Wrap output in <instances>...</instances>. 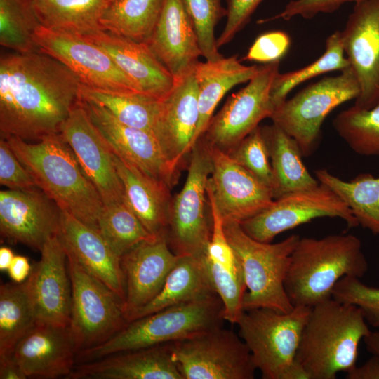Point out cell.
Here are the masks:
<instances>
[{
    "label": "cell",
    "instance_id": "obj_1",
    "mask_svg": "<svg viewBox=\"0 0 379 379\" xmlns=\"http://www.w3.org/2000/svg\"><path fill=\"white\" fill-rule=\"evenodd\" d=\"M79 79L39 50L0 59L1 137L40 140L60 133L79 100Z\"/></svg>",
    "mask_w": 379,
    "mask_h": 379
},
{
    "label": "cell",
    "instance_id": "obj_2",
    "mask_svg": "<svg viewBox=\"0 0 379 379\" xmlns=\"http://www.w3.org/2000/svg\"><path fill=\"white\" fill-rule=\"evenodd\" d=\"M4 138L32 174L37 187L60 210L98 231L103 202L60 133L48 135L36 143L14 136Z\"/></svg>",
    "mask_w": 379,
    "mask_h": 379
},
{
    "label": "cell",
    "instance_id": "obj_3",
    "mask_svg": "<svg viewBox=\"0 0 379 379\" xmlns=\"http://www.w3.org/2000/svg\"><path fill=\"white\" fill-rule=\"evenodd\" d=\"M368 269L361 242L353 234L300 237L291 254L285 290L293 307L312 308L333 298V288L341 278L360 279Z\"/></svg>",
    "mask_w": 379,
    "mask_h": 379
},
{
    "label": "cell",
    "instance_id": "obj_4",
    "mask_svg": "<svg viewBox=\"0 0 379 379\" xmlns=\"http://www.w3.org/2000/svg\"><path fill=\"white\" fill-rule=\"evenodd\" d=\"M370 332L358 307L332 298L311 308L295 359L310 379H335L357 366L360 341Z\"/></svg>",
    "mask_w": 379,
    "mask_h": 379
},
{
    "label": "cell",
    "instance_id": "obj_5",
    "mask_svg": "<svg viewBox=\"0 0 379 379\" xmlns=\"http://www.w3.org/2000/svg\"><path fill=\"white\" fill-rule=\"evenodd\" d=\"M224 307L217 294L132 320L104 343L80 351L77 363L121 352L173 343L222 326Z\"/></svg>",
    "mask_w": 379,
    "mask_h": 379
},
{
    "label": "cell",
    "instance_id": "obj_6",
    "mask_svg": "<svg viewBox=\"0 0 379 379\" xmlns=\"http://www.w3.org/2000/svg\"><path fill=\"white\" fill-rule=\"evenodd\" d=\"M224 231L243 270L246 291L243 310L269 308L287 313L293 308L286 294L284 281L291 254L300 236L291 234L272 244L248 235L235 221H224Z\"/></svg>",
    "mask_w": 379,
    "mask_h": 379
},
{
    "label": "cell",
    "instance_id": "obj_7",
    "mask_svg": "<svg viewBox=\"0 0 379 379\" xmlns=\"http://www.w3.org/2000/svg\"><path fill=\"white\" fill-rule=\"evenodd\" d=\"M360 93L357 78L350 66L334 77H324L301 90L277 107L270 119L291 136L302 157L312 155L318 147L321 128L327 115Z\"/></svg>",
    "mask_w": 379,
    "mask_h": 379
},
{
    "label": "cell",
    "instance_id": "obj_8",
    "mask_svg": "<svg viewBox=\"0 0 379 379\" xmlns=\"http://www.w3.org/2000/svg\"><path fill=\"white\" fill-rule=\"evenodd\" d=\"M311 307L295 306L287 313L269 308L245 311L237 324L263 379H282L294 361Z\"/></svg>",
    "mask_w": 379,
    "mask_h": 379
},
{
    "label": "cell",
    "instance_id": "obj_9",
    "mask_svg": "<svg viewBox=\"0 0 379 379\" xmlns=\"http://www.w3.org/2000/svg\"><path fill=\"white\" fill-rule=\"evenodd\" d=\"M185 185L171 202L166 240L178 256L205 253L211 233L206 211L208 180L213 166L210 147L201 137L191 149Z\"/></svg>",
    "mask_w": 379,
    "mask_h": 379
},
{
    "label": "cell",
    "instance_id": "obj_10",
    "mask_svg": "<svg viewBox=\"0 0 379 379\" xmlns=\"http://www.w3.org/2000/svg\"><path fill=\"white\" fill-rule=\"evenodd\" d=\"M171 350L182 379H253L257 370L246 343L222 326L171 343Z\"/></svg>",
    "mask_w": 379,
    "mask_h": 379
},
{
    "label": "cell",
    "instance_id": "obj_11",
    "mask_svg": "<svg viewBox=\"0 0 379 379\" xmlns=\"http://www.w3.org/2000/svg\"><path fill=\"white\" fill-rule=\"evenodd\" d=\"M67 255L72 286L70 326L79 352L104 343L128 321L124 300L86 270L70 253L67 251Z\"/></svg>",
    "mask_w": 379,
    "mask_h": 379
},
{
    "label": "cell",
    "instance_id": "obj_12",
    "mask_svg": "<svg viewBox=\"0 0 379 379\" xmlns=\"http://www.w3.org/2000/svg\"><path fill=\"white\" fill-rule=\"evenodd\" d=\"M33 39L39 51L65 65L84 86L119 93H142L104 50L81 34L40 25Z\"/></svg>",
    "mask_w": 379,
    "mask_h": 379
},
{
    "label": "cell",
    "instance_id": "obj_13",
    "mask_svg": "<svg viewBox=\"0 0 379 379\" xmlns=\"http://www.w3.org/2000/svg\"><path fill=\"white\" fill-rule=\"evenodd\" d=\"M324 217L339 218L348 227L359 225L346 204L320 182L314 187L291 192L274 199L267 208L240 225L253 239L270 243L281 232Z\"/></svg>",
    "mask_w": 379,
    "mask_h": 379
},
{
    "label": "cell",
    "instance_id": "obj_14",
    "mask_svg": "<svg viewBox=\"0 0 379 379\" xmlns=\"http://www.w3.org/2000/svg\"><path fill=\"white\" fill-rule=\"evenodd\" d=\"M280 61L260 65L247 85L225 102L201 136L208 145L227 154L234 149L274 108L271 101L272 83Z\"/></svg>",
    "mask_w": 379,
    "mask_h": 379
},
{
    "label": "cell",
    "instance_id": "obj_15",
    "mask_svg": "<svg viewBox=\"0 0 379 379\" xmlns=\"http://www.w3.org/2000/svg\"><path fill=\"white\" fill-rule=\"evenodd\" d=\"M60 133L98 192L103 204L124 201V188L114 163L112 151L80 98L62 125Z\"/></svg>",
    "mask_w": 379,
    "mask_h": 379
},
{
    "label": "cell",
    "instance_id": "obj_16",
    "mask_svg": "<svg viewBox=\"0 0 379 379\" xmlns=\"http://www.w3.org/2000/svg\"><path fill=\"white\" fill-rule=\"evenodd\" d=\"M340 38L360 87L354 105L371 109L379 102V0L355 4Z\"/></svg>",
    "mask_w": 379,
    "mask_h": 379
},
{
    "label": "cell",
    "instance_id": "obj_17",
    "mask_svg": "<svg viewBox=\"0 0 379 379\" xmlns=\"http://www.w3.org/2000/svg\"><path fill=\"white\" fill-rule=\"evenodd\" d=\"M212 173L208 187L224 221L241 222L258 214L274 201L272 190L227 152L208 145Z\"/></svg>",
    "mask_w": 379,
    "mask_h": 379
},
{
    "label": "cell",
    "instance_id": "obj_18",
    "mask_svg": "<svg viewBox=\"0 0 379 379\" xmlns=\"http://www.w3.org/2000/svg\"><path fill=\"white\" fill-rule=\"evenodd\" d=\"M36 189L0 192L1 236L39 250L60 230L61 210Z\"/></svg>",
    "mask_w": 379,
    "mask_h": 379
},
{
    "label": "cell",
    "instance_id": "obj_19",
    "mask_svg": "<svg viewBox=\"0 0 379 379\" xmlns=\"http://www.w3.org/2000/svg\"><path fill=\"white\" fill-rule=\"evenodd\" d=\"M199 119L198 88L194 72L177 81L161 100L153 134L171 170L178 174L190 153Z\"/></svg>",
    "mask_w": 379,
    "mask_h": 379
},
{
    "label": "cell",
    "instance_id": "obj_20",
    "mask_svg": "<svg viewBox=\"0 0 379 379\" xmlns=\"http://www.w3.org/2000/svg\"><path fill=\"white\" fill-rule=\"evenodd\" d=\"M81 100L113 152L171 189L177 173L170 168L152 132L125 125L101 106Z\"/></svg>",
    "mask_w": 379,
    "mask_h": 379
},
{
    "label": "cell",
    "instance_id": "obj_21",
    "mask_svg": "<svg viewBox=\"0 0 379 379\" xmlns=\"http://www.w3.org/2000/svg\"><path fill=\"white\" fill-rule=\"evenodd\" d=\"M30 274L36 324L67 326L71 321L72 286L67 251L60 238H50Z\"/></svg>",
    "mask_w": 379,
    "mask_h": 379
},
{
    "label": "cell",
    "instance_id": "obj_22",
    "mask_svg": "<svg viewBox=\"0 0 379 379\" xmlns=\"http://www.w3.org/2000/svg\"><path fill=\"white\" fill-rule=\"evenodd\" d=\"M79 349L70 324L36 325L18 342L13 355L28 378H67Z\"/></svg>",
    "mask_w": 379,
    "mask_h": 379
},
{
    "label": "cell",
    "instance_id": "obj_23",
    "mask_svg": "<svg viewBox=\"0 0 379 379\" xmlns=\"http://www.w3.org/2000/svg\"><path fill=\"white\" fill-rule=\"evenodd\" d=\"M178 258L164 237L142 242L121 257L128 322L135 311L159 293Z\"/></svg>",
    "mask_w": 379,
    "mask_h": 379
},
{
    "label": "cell",
    "instance_id": "obj_24",
    "mask_svg": "<svg viewBox=\"0 0 379 379\" xmlns=\"http://www.w3.org/2000/svg\"><path fill=\"white\" fill-rule=\"evenodd\" d=\"M146 43L175 81L193 72L201 56L194 27L182 0H164Z\"/></svg>",
    "mask_w": 379,
    "mask_h": 379
},
{
    "label": "cell",
    "instance_id": "obj_25",
    "mask_svg": "<svg viewBox=\"0 0 379 379\" xmlns=\"http://www.w3.org/2000/svg\"><path fill=\"white\" fill-rule=\"evenodd\" d=\"M104 50L146 95L163 99L175 80L146 42H138L105 30L81 35Z\"/></svg>",
    "mask_w": 379,
    "mask_h": 379
},
{
    "label": "cell",
    "instance_id": "obj_26",
    "mask_svg": "<svg viewBox=\"0 0 379 379\" xmlns=\"http://www.w3.org/2000/svg\"><path fill=\"white\" fill-rule=\"evenodd\" d=\"M69 379H182L171 343L112 354L77 364Z\"/></svg>",
    "mask_w": 379,
    "mask_h": 379
},
{
    "label": "cell",
    "instance_id": "obj_27",
    "mask_svg": "<svg viewBox=\"0 0 379 379\" xmlns=\"http://www.w3.org/2000/svg\"><path fill=\"white\" fill-rule=\"evenodd\" d=\"M58 236L67 251L86 270L105 283L124 300V278L121 258L111 248L99 231L61 210Z\"/></svg>",
    "mask_w": 379,
    "mask_h": 379
},
{
    "label": "cell",
    "instance_id": "obj_28",
    "mask_svg": "<svg viewBox=\"0 0 379 379\" xmlns=\"http://www.w3.org/2000/svg\"><path fill=\"white\" fill-rule=\"evenodd\" d=\"M112 154L126 202L149 232L157 237L166 238L172 199L171 188L145 175L114 152Z\"/></svg>",
    "mask_w": 379,
    "mask_h": 379
},
{
    "label": "cell",
    "instance_id": "obj_29",
    "mask_svg": "<svg viewBox=\"0 0 379 379\" xmlns=\"http://www.w3.org/2000/svg\"><path fill=\"white\" fill-rule=\"evenodd\" d=\"M260 65H242L237 55L215 61H199L194 70L198 88L199 119L192 149L204 135L215 107L234 86L250 81Z\"/></svg>",
    "mask_w": 379,
    "mask_h": 379
},
{
    "label": "cell",
    "instance_id": "obj_30",
    "mask_svg": "<svg viewBox=\"0 0 379 379\" xmlns=\"http://www.w3.org/2000/svg\"><path fill=\"white\" fill-rule=\"evenodd\" d=\"M204 255L178 256L159 293L135 311L128 322L171 306L217 294L210 281Z\"/></svg>",
    "mask_w": 379,
    "mask_h": 379
},
{
    "label": "cell",
    "instance_id": "obj_31",
    "mask_svg": "<svg viewBox=\"0 0 379 379\" xmlns=\"http://www.w3.org/2000/svg\"><path fill=\"white\" fill-rule=\"evenodd\" d=\"M261 128L273 173L274 199L319 185L303 164L300 147L291 136L274 124Z\"/></svg>",
    "mask_w": 379,
    "mask_h": 379
},
{
    "label": "cell",
    "instance_id": "obj_32",
    "mask_svg": "<svg viewBox=\"0 0 379 379\" xmlns=\"http://www.w3.org/2000/svg\"><path fill=\"white\" fill-rule=\"evenodd\" d=\"M30 276L0 286V357L13 354L18 342L36 325Z\"/></svg>",
    "mask_w": 379,
    "mask_h": 379
},
{
    "label": "cell",
    "instance_id": "obj_33",
    "mask_svg": "<svg viewBox=\"0 0 379 379\" xmlns=\"http://www.w3.org/2000/svg\"><path fill=\"white\" fill-rule=\"evenodd\" d=\"M109 0H34L40 25L81 35L103 30L100 20Z\"/></svg>",
    "mask_w": 379,
    "mask_h": 379
},
{
    "label": "cell",
    "instance_id": "obj_34",
    "mask_svg": "<svg viewBox=\"0 0 379 379\" xmlns=\"http://www.w3.org/2000/svg\"><path fill=\"white\" fill-rule=\"evenodd\" d=\"M315 175L319 182L331 189L346 204L359 225L379 235V177L361 173L346 182L326 169H319Z\"/></svg>",
    "mask_w": 379,
    "mask_h": 379
},
{
    "label": "cell",
    "instance_id": "obj_35",
    "mask_svg": "<svg viewBox=\"0 0 379 379\" xmlns=\"http://www.w3.org/2000/svg\"><path fill=\"white\" fill-rule=\"evenodd\" d=\"M164 0H109L100 22L103 30L146 42L160 15Z\"/></svg>",
    "mask_w": 379,
    "mask_h": 379
},
{
    "label": "cell",
    "instance_id": "obj_36",
    "mask_svg": "<svg viewBox=\"0 0 379 379\" xmlns=\"http://www.w3.org/2000/svg\"><path fill=\"white\" fill-rule=\"evenodd\" d=\"M79 97L105 108L125 125L152 133L161 102L160 99L144 93H119L89 88L82 84Z\"/></svg>",
    "mask_w": 379,
    "mask_h": 379
},
{
    "label": "cell",
    "instance_id": "obj_37",
    "mask_svg": "<svg viewBox=\"0 0 379 379\" xmlns=\"http://www.w3.org/2000/svg\"><path fill=\"white\" fill-rule=\"evenodd\" d=\"M98 231L120 258L140 243L158 238L147 230L125 199L104 205Z\"/></svg>",
    "mask_w": 379,
    "mask_h": 379
},
{
    "label": "cell",
    "instance_id": "obj_38",
    "mask_svg": "<svg viewBox=\"0 0 379 379\" xmlns=\"http://www.w3.org/2000/svg\"><path fill=\"white\" fill-rule=\"evenodd\" d=\"M350 66L342 46L340 32L336 31L326 39L324 53L313 62L295 71L277 74L270 91L274 108L281 104L288 94L300 84L329 72H341Z\"/></svg>",
    "mask_w": 379,
    "mask_h": 379
},
{
    "label": "cell",
    "instance_id": "obj_39",
    "mask_svg": "<svg viewBox=\"0 0 379 379\" xmlns=\"http://www.w3.org/2000/svg\"><path fill=\"white\" fill-rule=\"evenodd\" d=\"M333 126L354 152L379 157V102L368 109L354 105L340 112Z\"/></svg>",
    "mask_w": 379,
    "mask_h": 379
},
{
    "label": "cell",
    "instance_id": "obj_40",
    "mask_svg": "<svg viewBox=\"0 0 379 379\" xmlns=\"http://www.w3.org/2000/svg\"><path fill=\"white\" fill-rule=\"evenodd\" d=\"M34 0H0V44L18 53L37 51L33 36L40 26Z\"/></svg>",
    "mask_w": 379,
    "mask_h": 379
},
{
    "label": "cell",
    "instance_id": "obj_41",
    "mask_svg": "<svg viewBox=\"0 0 379 379\" xmlns=\"http://www.w3.org/2000/svg\"><path fill=\"white\" fill-rule=\"evenodd\" d=\"M194 27L201 56L206 60L215 61L224 56L219 52L215 27L227 16L222 0H182Z\"/></svg>",
    "mask_w": 379,
    "mask_h": 379
},
{
    "label": "cell",
    "instance_id": "obj_42",
    "mask_svg": "<svg viewBox=\"0 0 379 379\" xmlns=\"http://www.w3.org/2000/svg\"><path fill=\"white\" fill-rule=\"evenodd\" d=\"M228 154L272 191L273 173L261 126L255 128Z\"/></svg>",
    "mask_w": 379,
    "mask_h": 379
},
{
    "label": "cell",
    "instance_id": "obj_43",
    "mask_svg": "<svg viewBox=\"0 0 379 379\" xmlns=\"http://www.w3.org/2000/svg\"><path fill=\"white\" fill-rule=\"evenodd\" d=\"M332 297L358 307L366 322L379 329V288L368 286L359 278L345 276L335 284Z\"/></svg>",
    "mask_w": 379,
    "mask_h": 379
},
{
    "label": "cell",
    "instance_id": "obj_44",
    "mask_svg": "<svg viewBox=\"0 0 379 379\" xmlns=\"http://www.w3.org/2000/svg\"><path fill=\"white\" fill-rule=\"evenodd\" d=\"M0 183L10 190H27L38 187L32 174L3 137L0 140Z\"/></svg>",
    "mask_w": 379,
    "mask_h": 379
},
{
    "label": "cell",
    "instance_id": "obj_45",
    "mask_svg": "<svg viewBox=\"0 0 379 379\" xmlns=\"http://www.w3.org/2000/svg\"><path fill=\"white\" fill-rule=\"evenodd\" d=\"M290 44V37L286 32H268L257 37L244 60L264 64L280 61L288 51Z\"/></svg>",
    "mask_w": 379,
    "mask_h": 379
},
{
    "label": "cell",
    "instance_id": "obj_46",
    "mask_svg": "<svg viewBox=\"0 0 379 379\" xmlns=\"http://www.w3.org/2000/svg\"><path fill=\"white\" fill-rule=\"evenodd\" d=\"M365 0H292L285 8L277 15L261 19L258 23H264L279 19L289 20L295 16L311 19L319 13H331L347 2L355 4Z\"/></svg>",
    "mask_w": 379,
    "mask_h": 379
},
{
    "label": "cell",
    "instance_id": "obj_47",
    "mask_svg": "<svg viewBox=\"0 0 379 379\" xmlns=\"http://www.w3.org/2000/svg\"><path fill=\"white\" fill-rule=\"evenodd\" d=\"M263 0H225L227 19L217 39L218 48L230 43L248 23L252 15Z\"/></svg>",
    "mask_w": 379,
    "mask_h": 379
},
{
    "label": "cell",
    "instance_id": "obj_48",
    "mask_svg": "<svg viewBox=\"0 0 379 379\" xmlns=\"http://www.w3.org/2000/svg\"><path fill=\"white\" fill-rule=\"evenodd\" d=\"M347 379H379V355L373 354L360 366L346 373Z\"/></svg>",
    "mask_w": 379,
    "mask_h": 379
},
{
    "label": "cell",
    "instance_id": "obj_49",
    "mask_svg": "<svg viewBox=\"0 0 379 379\" xmlns=\"http://www.w3.org/2000/svg\"><path fill=\"white\" fill-rule=\"evenodd\" d=\"M32 267L27 257L15 255L7 272L13 281L22 283L30 275Z\"/></svg>",
    "mask_w": 379,
    "mask_h": 379
},
{
    "label": "cell",
    "instance_id": "obj_50",
    "mask_svg": "<svg viewBox=\"0 0 379 379\" xmlns=\"http://www.w3.org/2000/svg\"><path fill=\"white\" fill-rule=\"evenodd\" d=\"M13 354L0 357V379H26Z\"/></svg>",
    "mask_w": 379,
    "mask_h": 379
},
{
    "label": "cell",
    "instance_id": "obj_51",
    "mask_svg": "<svg viewBox=\"0 0 379 379\" xmlns=\"http://www.w3.org/2000/svg\"><path fill=\"white\" fill-rule=\"evenodd\" d=\"M282 379H310V376L305 368L295 359L286 370Z\"/></svg>",
    "mask_w": 379,
    "mask_h": 379
},
{
    "label": "cell",
    "instance_id": "obj_52",
    "mask_svg": "<svg viewBox=\"0 0 379 379\" xmlns=\"http://www.w3.org/2000/svg\"><path fill=\"white\" fill-rule=\"evenodd\" d=\"M363 340L368 351L379 355V331H371Z\"/></svg>",
    "mask_w": 379,
    "mask_h": 379
},
{
    "label": "cell",
    "instance_id": "obj_53",
    "mask_svg": "<svg viewBox=\"0 0 379 379\" xmlns=\"http://www.w3.org/2000/svg\"><path fill=\"white\" fill-rule=\"evenodd\" d=\"M15 255L10 248L1 246L0 248V270L7 271Z\"/></svg>",
    "mask_w": 379,
    "mask_h": 379
}]
</instances>
